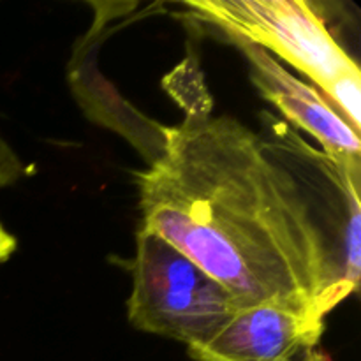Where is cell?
I'll return each instance as SVG.
<instances>
[{
  "instance_id": "5",
  "label": "cell",
  "mask_w": 361,
  "mask_h": 361,
  "mask_svg": "<svg viewBox=\"0 0 361 361\" xmlns=\"http://www.w3.org/2000/svg\"><path fill=\"white\" fill-rule=\"evenodd\" d=\"M245 59L249 78L264 101L279 109L284 122L298 133L303 130L319 143L328 157L338 162L361 166L360 134L312 85L293 76L275 56L242 39L221 35Z\"/></svg>"
},
{
  "instance_id": "8",
  "label": "cell",
  "mask_w": 361,
  "mask_h": 361,
  "mask_svg": "<svg viewBox=\"0 0 361 361\" xmlns=\"http://www.w3.org/2000/svg\"><path fill=\"white\" fill-rule=\"evenodd\" d=\"M16 247L18 242L16 238H14V235L7 231L6 226L0 222V263H6V261L14 254Z\"/></svg>"
},
{
  "instance_id": "7",
  "label": "cell",
  "mask_w": 361,
  "mask_h": 361,
  "mask_svg": "<svg viewBox=\"0 0 361 361\" xmlns=\"http://www.w3.org/2000/svg\"><path fill=\"white\" fill-rule=\"evenodd\" d=\"M25 173H27V168L21 159L11 148V145L0 136V189L14 185L21 176H25Z\"/></svg>"
},
{
  "instance_id": "2",
  "label": "cell",
  "mask_w": 361,
  "mask_h": 361,
  "mask_svg": "<svg viewBox=\"0 0 361 361\" xmlns=\"http://www.w3.org/2000/svg\"><path fill=\"white\" fill-rule=\"evenodd\" d=\"M238 310L235 296L155 233L140 228L127 300L130 326L185 344L210 341Z\"/></svg>"
},
{
  "instance_id": "3",
  "label": "cell",
  "mask_w": 361,
  "mask_h": 361,
  "mask_svg": "<svg viewBox=\"0 0 361 361\" xmlns=\"http://www.w3.org/2000/svg\"><path fill=\"white\" fill-rule=\"evenodd\" d=\"M183 18L256 44L305 74L321 94L345 74L360 73L355 56L334 35L323 4L309 0H187Z\"/></svg>"
},
{
  "instance_id": "9",
  "label": "cell",
  "mask_w": 361,
  "mask_h": 361,
  "mask_svg": "<svg viewBox=\"0 0 361 361\" xmlns=\"http://www.w3.org/2000/svg\"><path fill=\"white\" fill-rule=\"evenodd\" d=\"M298 361H331V360L328 358L323 351H319V349H314V351L307 353V355Z\"/></svg>"
},
{
  "instance_id": "4",
  "label": "cell",
  "mask_w": 361,
  "mask_h": 361,
  "mask_svg": "<svg viewBox=\"0 0 361 361\" xmlns=\"http://www.w3.org/2000/svg\"><path fill=\"white\" fill-rule=\"evenodd\" d=\"M261 127L264 148L302 187L348 298L358 291L361 274V166L328 157L267 111L261 113Z\"/></svg>"
},
{
  "instance_id": "6",
  "label": "cell",
  "mask_w": 361,
  "mask_h": 361,
  "mask_svg": "<svg viewBox=\"0 0 361 361\" xmlns=\"http://www.w3.org/2000/svg\"><path fill=\"white\" fill-rule=\"evenodd\" d=\"M324 317L282 303L242 309L210 338L187 348L196 361H298L319 348Z\"/></svg>"
},
{
  "instance_id": "1",
  "label": "cell",
  "mask_w": 361,
  "mask_h": 361,
  "mask_svg": "<svg viewBox=\"0 0 361 361\" xmlns=\"http://www.w3.org/2000/svg\"><path fill=\"white\" fill-rule=\"evenodd\" d=\"M164 126V152L134 173L141 228L224 286L242 309L282 303L326 317L345 296L312 210L257 133L210 97Z\"/></svg>"
}]
</instances>
